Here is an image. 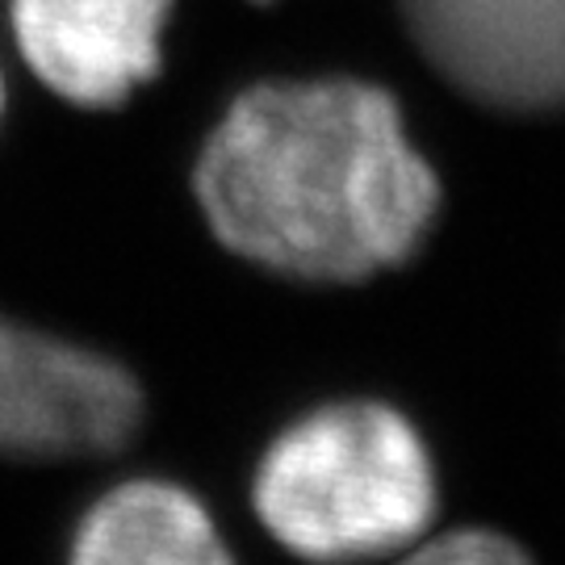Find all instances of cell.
Listing matches in <instances>:
<instances>
[{
  "label": "cell",
  "instance_id": "8992f818",
  "mask_svg": "<svg viewBox=\"0 0 565 565\" xmlns=\"http://www.w3.org/2000/svg\"><path fill=\"white\" fill-rule=\"evenodd\" d=\"M67 565H235V557L198 494L135 478L84 511Z\"/></svg>",
  "mask_w": 565,
  "mask_h": 565
},
{
  "label": "cell",
  "instance_id": "277c9868",
  "mask_svg": "<svg viewBox=\"0 0 565 565\" xmlns=\"http://www.w3.org/2000/svg\"><path fill=\"white\" fill-rule=\"evenodd\" d=\"M424 60L507 114L565 109V0H403Z\"/></svg>",
  "mask_w": 565,
  "mask_h": 565
},
{
  "label": "cell",
  "instance_id": "ba28073f",
  "mask_svg": "<svg viewBox=\"0 0 565 565\" xmlns=\"http://www.w3.org/2000/svg\"><path fill=\"white\" fill-rule=\"evenodd\" d=\"M9 114V63H4V51H0V121Z\"/></svg>",
  "mask_w": 565,
  "mask_h": 565
},
{
  "label": "cell",
  "instance_id": "3957f363",
  "mask_svg": "<svg viewBox=\"0 0 565 565\" xmlns=\"http://www.w3.org/2000/svg\"><path fill=\"white\" fill-rule=\"evenodd\" d=\"M142 424V390L114 356L0 310V461L109 457Z\"/></svg>",
  "mask_w": 565,
  "mask_h": 565
},
{
  "label": "cell",
  "instance_id": "9c48e42d",
  "mask_svg": "<svg viewBox=\"0 0 565 565\" xmlns=\"http://www.w3.org/2000/svg\"><path fill=\"white\" fill-rule=\"evenodd\" d=\"M260 4H264V0H260Z\"/></svg>",
  "mask_w": 565,
  "mask_h": 565
},
{
  "label": "cell",
  "instance_id": "5b68a950",
  "mask_svg": "<svg viewBox=\"0 0 565 565\" xmlns=\"http://www.w3.org/2000/svg\"><path fill=\"white\" fill-rule=\"evenodd\" d=\"M177 0H0L13 60L76 109H118L156 81Z\"/></svg>",
  "mask_w": 565,
  "mask_h": 565
},
{
  "label": "cell",
  "instance_id": "6da1fadb",
  "mask_svg": "<svg viewBox=\"0 0 565 565\" xmlns=\"http://www.w3.org/2000/svg\"><path fill=\"white\" fill-rule=\"evenodd\" d=\"M193 189L223 247L319 285L406 264L440 214V177L406 135L403 105L356 76L239 93L205 139Z\"/></svg>",
  "mask_w": 565,
  "mask_h": 565
},
{
  "label": "cell",
  "instance_id": "52a82bcc",
  "mask_svg": "<svg viewBox=\"0 0 565 565\" xmlns=\"http://www.w3.org/2000/svg\"><path fill=\"white\" fill-rule=\"evenodd\" d=\"M398 565H532V557L503 532L461 527L424 545H411Z\"/></svg>",
  "mask_w": 565,
  "mask_h": 565
},
{
  "label": "cell",
  "instance_id": "7a4b0ae2",
  "mask_svg": "<svg viewBox=\"0 0 565 565\" xmlns=\"http://www.w3.org/2000/svg\"><path fill=\"white\" fill-rule=\"evenodd\" d=\"M252 507L294 557H394L436 520V469L415 424L385 403H331L289 424L260 457Z\"/></svg>",
  "mask_w": 565,
  "mask_h": 565
}]
</instances>
